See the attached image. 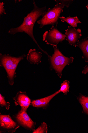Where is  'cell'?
Wrapping results in <instances>:
<instances>
[{"instance_id":"1","label":"cell","mask_w":88,"mask_h":133,"mask_svg":"<svg viewBox=\"0 0 88 133\" xmlns=\"http://www.w3.org/2000/svg\"><path fill=\"white\" fill-rule=\"evenodd\" d=\"M34 8L33 10L27 16L24 18L23 21L20 26L15 28L10 29L8 33L11 35H14L18 33H25L28 35L36 44L39 49L48 56L49 55L43 50L36 40L33 34V28L36 21L40 17H43L47 11L46 6L39 8L36 5L33 1Z\"/></svg>"},{"instance_id":"2","label":"cell","mask_w":88,"mask_h":133,"mask_svg":"<svg viewBox=\"0 0 88 133\" xmlns=\"http://www.w3.org/2000/svg\"><path fill=\"white\" fill-rule=\"evenodd\" d=\"M26 56L25 54L14 57L9 55L0 54V65L5 70L10 85H12L14 83V79L16 77V70L18 64Z\"/></svg>"},{"instance_id":"3","label":"cell","mask_w":88,"mask_h":133,"mask_svg":"<svg viewBox=\"0 0 88 133\" xmlns=\"http://www.w3.org/2000/svg\"><path fill=\"white\" fill-rule=\"evenodd\" d=\"M53 46L54 53L52 56L48 57L50 69L54 70L59 77L61 78L63 70L66 66L73 63L74 58L65 56L59 51L57 46Z\"/></svg>"},{"instance_id":"4","label":"cell","mask_w":88,"mask_h":133,"mask_svg":"<svg viewBox=\"0 0 88 133\" xmlns=\"http://www.w3.org/2000/svg\"><path fill=\"white\" fill-rule=\"evenodd\" d=\"M64 6L63 5L58 3L53 8H49L42 18L37 21V23L40 25V28H42L47 25H57Z\"/></svg>"},{"instance_id":"5","label":"cell","mask_w":88,"mask_h":133,"mask_svg":"<svg viewBox=\"0 0 88 133\" xmlns=\"http://www.w3.org/2000/svg\"><path fill=\"white\" fill-rule=\"evenodd\" d=\"M66 37L65 34L60 32L57 28L52 26L49 31H46L43 35V41L46 44L52 46H57L59 43H61L66 39Z\"/></svg>"},{"instance_id":"6","label":"cell","mask_w":88,"mask_h":133,"mask_svg":"<svg viewBox=\"0 0 88 133\" xmlns=\"http://www.w3.org/2000/svg\"><path fill=\"white\" fill-rule=\"evenodd\" d=\"M65 31V34L66 36V39L69 44L76 47L79 41V39L82 35L81 30L68 26V29Z\"/></svg>"},{"instance_id":"7","label":"cell","mask_w":88,"mask_h":133,"mask_svg":"<svg viewBox=\"0 0 88 133\" xmlns=\"http://www.w3.org/2000/svg\"><path fill=\"white\" fill-rule=\"evenodd\" d=\"M0 124L1 128L9 132H15L19 127L9 115H1Z\"/></svg>"},{"instance_id":"8","label":"cell","mask_w":88,"mask_h":133,"mask_svg":"<svg viewBox=\"0 0 88 133\" xmlns=\"http://www.w3.org/2000/svg\"><path fill=\"white\" fill-rule=\"evenodd\" d=\"M13 99L14 100L16 105L20 106L21 110L26 112L31 102L26 92L21 91L17 93L16 96Z\"/></svg>"},{"instance_id":"9","label":"cell","mask_w":88,"mask_h":133,"mask_svg":"<svg viewBox=\"0 0 88 133\" xmlns=\"http://www.w3.org/2000/svg\"><path fill=\"white\" fill-rule=\"evenodd\" d=\"M16 118L17 121L25 128L31 130L34 127L35 123L30 118L26 111L21 109L17 115Z\"/></svg>"},{"instance_id":"10","label":"cell","mask_w":88,"mask_h":133,"mask_svg":"<svg viewBox=\"0 0 88 133\" xmlns=\"http://www.w3.org/2000/svg\"><path fill=\"white\" fill-rule=\"evenodd\" d=\"M60 92L59 90L54 94L44 98L33 100L31 101L30 105L37 108L45 107L54 97Z\"/></svg>"},{"instance_id":"11","label":"cell","mask_w":88,"mask_h":133,"mask_svg":"<svg viewBox=\"0 0 88 133\" xmlns=\"http://www.w3.org/2000/svg\"><path fill=\"white\" fill-rule=\"evenodd\" d=\"M42 55L41 52L36 51L35 49H31L27 55V59L31 64L38 65L41 63Z\"/></svg>"},{"instance_id":"12","label":"cell","mask_w":88,"mask_h":133,"mask_svg":"<svg viewBox=\"0 0 88 133\" xmlns=\"http://www.w3.org/2000/svg\"><path fill=\"white\" fill-rule=\"evenodd\" d=\"M82 51L83 55L82 57L86 63L88 62V39H83L79 41L77 44Z\"/></svg>"},{"instance_id":"13","label":"cell","mask_w":88,"mask_h":133,"mask_svg":"<svg viewBox=\"0 0 88 133\" xmlns=\"http://www.w3.org/2000/svg\"><path fill=\"white\" fill-rule=\"evenodd\" d=\"M59 18L62 22H66L70 26L74 28L77 27V24L81 23V22L79 20L77 16L74 17L69 16L66 18L62 16L60 17Z\"/></svg>"},{"instance_id":"14","label":"cell","mask_w":88,"mask_h":133,"mask_svg":"<svg viewBox=\"0 0 88 133\" xmlns=\"http://www.w3.org/2000/svg\"><path fill=\"white\" fill-rule=\"evenodd\" d=\"M69 82L66 80L61 84L60 88L59 90L60 92H62L65 95H67L69 91Z\"/></svg>"},{"instance_id":"15","label":"cell","mask_w":88,"mask_h":133,"mask_svg":"<svg viewBox=\"0 0 88 133\" xmlns=\"http://www.w3.org/2000/svg\"><path fill=\"white\" fill-rule=\"evenodd\" d=\"M48 131L47 125L45 122L42 123L41 125L36 129L34 130L33 133H47Z\"/></svg>"},{"instance_id":"16","label":"cell","mask_w":88,"mask_h":133,"mask_svg":"<svg viewBox=\"0 0 88 133\" xmlns=\"http://www.w3.org/2000/svg\"><path fill=\"white\" fill-rule=\"evenodd\" d=\"M0 105L2 107H5L7 110L9 109L10 105V103L6 102L5 97L1 94H0Z\"/></svg>"},{"instance_id":"17","label":"cell","mask_w":88,"mask_h":133,"mask_svg":"<svg viewBox=\"0 0 88 133\" xmlns=\"http://www.w3.org/2000/svg\"><path fill=\"white\" fill-rule=\"evenodd\" d=\"M79 101L83 107V110L88 114V103L85 101L81 96L79 98Z\"/></svg>"},{"instance_id":"18","label":"cell","mask_w":88,"mask_h":133,"mask_svg":"<svg viewBox=\"0 0 88 133\" xmlns=\"http://www.w3.org/2000/svg\"><path fill=\"white\" fill-rule=\"evenodd\" d=\"M55 1L58 3H60L63 5L64 6H65L68 8L70 5L72 3L73 1H70V0H55Z\"/></svg>"},{"instance_id":"19","label":"cell","mask_w":88,"mask_h":133,"mask_svg":"<svg viewBox=\"0 0 88 133\" xmlns=\"http://www.w3.org/2000/svg\"><path fill=\"white\" fill-rule=\"evenodd\" d=\"M4 4L3 2H0V16H1L3 14L5 15L6 14L5 10L4 8Z\"/></svg>"},{"instance_id":"20","label":"cell","mask_w":88,"mask_h":133,"mask_svg":"<svg viewBox=\"0 0 88 133\" xmlns=\"http://www.w3.org/2000/svg\"><path fill=\"white\" fill-rule=\"evenodd\" d=\"M87 73H88V66L86 65L84 68V69L82 71V74L86 75Z\"/></svg>"},{"instance_id":"21","label":"cell","mask_w":88,"mask_h":133,"mask_svg":"<svg viewBox=\"0 0 88 133\" xmlns=\"http://www.w3.org/2000/svg\"><path fill=\"white\" fill-rule=\"evenodd\" d=\"M80 96L85 101L88 103V97L82 95Z\"/></svg>"},{"instance_id":"22","label":"cell","mask_w":88,"mask_h":133,"mask_svg":"<svg viewBox=\"0 0 88 133\" xmlns=\"http://www.w3.org/2000/svg\"><path fill=\"white\" fill-rule=\"evenodd\" d=\"M86 7L87 8V10L88 11V4L86 6Z\"/></svg>"},{"instance_id":"23","label":"cell","mask_w":88,"mask_h":133,"mask_svg":"<svg viewBox=\"0 0 88 133\" xmlns=\"http://www.w3.org/2000/svg\"><path fill=\"white\" fill-rule=\"evenodd\" d=\"M88 38V36L86 38H85L84 39H87Z\"/></svg>"}]
</instances>
